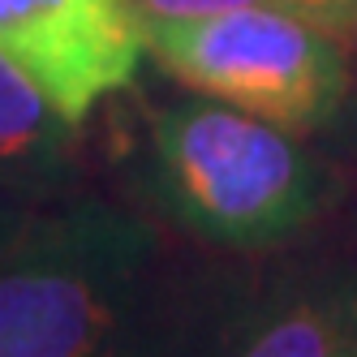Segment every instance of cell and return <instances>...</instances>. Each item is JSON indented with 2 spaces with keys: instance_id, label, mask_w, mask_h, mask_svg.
Returning a JSON list of instances; mask_svg holds the SVG:
<instances>
[{
  "instance_id": "9c48e42d",
  "label": "cell",
  "mask_w": 357,
  "mask_h": 357,
  "mask_svg": "<svg viewBox=\"0 0 357 357\" xmlns=\"http://www.w3.org/2000/svg\"><path fill=\"white\" fill-rule=\"evenodd\" d=\"M336 357H357V289H353V297H349V319H344V331H340Z\"/></svg>"
},
{
  "instance_id": "5b68a950",
  "label": "cell",
  "mask_w": 357,
  "mask_h": 357,
  "mask_svg": "<svg viewBox=\"0 0 357 357\" xmlns=\"http://www.w3.org/2000/svg\"><path fill=\"white\" fill-rule=\"evenodd\" d=\"M78 125H69L43 91L0 52V181L35 198H61L69 185V151Z\"/></svg>"
},
{
  "instance_id": "ba28073f",
  "label": "cell",
  "mask_w": 357,
  "mask_h": 357,
  "mask_svg": "<svg viewBox=\"0 0 357 357\" xmlns=\"http://www.w3.org/2000/svg\"><path fill=\"white\" fill-rule=\"evenodd\" d=\"M39 202H47V198H35V194H26V190L0 181V250L17 237V228L31 220V211L39 207Z\"/></svg>"
},
{
  "instance_id": "6da1fadb",
  "label": "cell",
  "mask_w": 357,
  "mask_h": 357,
  "mask_svg": "<svg viewBox=\"0 0 357 357\" xmlns=\"http://www.w3.org/2000/svg\"><path fill=\"white\" fill-rule=\"evenodd\" d=\"M160 237L99 198H47L0 250V357L151 349Z\"/></svg>"
},
{
  "instance_id": "7a4b0ae2",
  "label": "cell",
  "mask_w": 357,
  "mask_h": 357,
  "mask_svg": "<svg viewBox=\"0 0 357 357\" xmlns=\"http://www.w3.org/2000/svg\"><path fill=\"white\" fill-rule=\"evenodd\" d=\"M155 194L202 241L275 245L310 224L327 176L301 134L207 95L172 99L151 121Z\"/></svg>"
},
{
  "instance_id": "3957f363",
  "label": "cell",
  "mask_w": 357,
  "mask_h": 357,
  "mask_svg": "<svg viewBox=\"0 0 357 357\" xmlns=\"http://www.w3.org/2000/svg\"><path fill=\"white\" fill-rule=\"evenodd\" d=\"M146 56L181 86L254 112L280 130L314 134L340 112L349 65L336 31L271 9L142 22Z\"/></svg>"
},
{
  "instance_id": "52a82bcc",
  "label": "cell",
  "mask_w": 357,
  "mask_h": 357,
  "mask_svg": "<svg viewBox=\"0 0 357 357\" xmlns=\"http://www.w3.org/2000/svg\"><path fill=\"white\" fill-rule=\"evenodd\" d=\"M142 22H176V17H207V13H233V9H271L305 17L323 31L357 35V0H134Z\"/></svg>"
},
{
  "instance_id": "277c9868",
  "label": "cell",
  "mask_w": 357,
  "mask_h": 357,
  "mask_svg": "<svg viewBox=\"0 0 357 357\" xmlns=\"http://www.w3.org/2000/svg\"><path fill=\"white\" fill-rule=\"evenodd\" d=\"M0 52L82 125L134 82L146 56L142 13L134 0H0Z\"/></svg>"
},
{
  "instance_id": "8992f818",
  "label": "cell",
  "mask_w": 357,
  "mask_h": 357,
  "mask_svg": "<svg viewBox=\"0 0 357 357\" xmlns=\"http://www.w3.org/2000/svg\"><path fill=\"white\" fill-rule=\"evenodd\" d=\"M349 284H297L254 310L228 357H336L349 319Z\"/></svg>"
}]
</instances>
